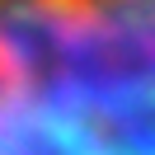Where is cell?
Segmentation results:
<instances>
[{
    "mask_svg": "<svg viewBox=\"0 0 155 155\" xmlns=\"http://www.w3.org/2000/svg\"><path fill=\"white\" fill-rule=\"evenodd\" d=\"M0 155H155V0H0Z\"/></svg>",
    "mask_w": 155,
    "mask_h": 155,
    "instance_id": "cell-1",
    "label": "cell"
}]
</instances>
